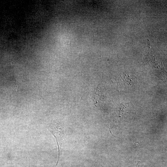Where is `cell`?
Here are the masks:
<instances>
[{
	"label": "cell",
	"instance_id": "6da1fadb",
	"mask_svg": "<svg viewBox=\"0 0 167 167\" xmlns=\"http://www.w3.org/2000/svg\"><path fill=\"white\" fill-rule=\"evenodd\" d=\"M48 127L49 130L55 137L58 145V156L55 167H57L62 152V146L64 137V128L62 124L56 123L49 124Z\"/></svg>",
	"mask_w": 167,
	"mask_h": 167
}]
</instances>
